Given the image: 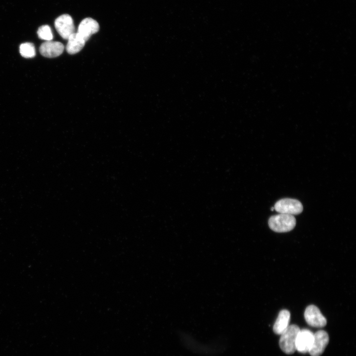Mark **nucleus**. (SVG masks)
I'll list each match as a JSON object with an SVG mask.
<instances>
[{"instance_id":"nucleus-4","label":"nucleus","mask_w":356,"mask_h":356,"mask_svg":"<svg viewBox=\"0 0 356 356\" xmlns=\"http://www.w3.org/2000/svg\"><path fill=\"white\" fill-rule=\"evenodd\" d=\"M54 26L60 36L67 40L75 32V26L72 17L67 14H62L55 20Z\"/></svg>"},{"instance_id":"nucleus-6","label":"nucleus","mask_w":356,"mask_h":356,"mask_svg":"<svg viewBox=\"0 0 356 356\" xmlns=\"http://www.w3.org/2000/svg\"><path fill=\"white\" fill-rule=\"evenodd\" d=\"M329 340L328 334L324 330H320L314 333L312 344L309 352L310 355L320 356L328 345Z\"/></svg>"},{"instance_id":"nucleus-3","label":"nucleus","mask_w":356,"mask_h":356,"mask_svg":"<svg viewBox=\"0 0 356 356\" xmlns=\"http://www.w3.org/2000/svg\"><path fill=\"white\" fill-rule=\"evenodd\" d=\"M274 210L280 214L298 215L303 210L302 204L299 200L292 198H283L277 201Z\"/></svg>"},{"instance_id":"nucleus-2","label":"nucleus","mask_w":356,"mask_h":356,"mask_svg":"<svg viewBox=\"0 0 356 356\" xmlns=\"http://www.w3.org/2000/svg\"><path fill=\"white\" fill-rule=\"evenodd\" d=\"M300 330V328L297 325H289L280 334L279 347L285 354H292L296 351V338Z\"/></svg>"},{"instance_id":"nucleus-5","label":"nucleus","mask_w":356,"mask_h":356,"mask_svg":"<svg viewBox=\"0 0 356 356\" xmlns=\"http://www.w3.org/2000/svg\"><path fill=\"white\" fill-rule=\"evenodd\" d=\"M304 317L307 323L314 327L325 326L327 321L319 309L313 305L308 306L304 312Z\"/></svg>"},{"instance_id":"nucleus-8","label":"nucleus","mask_w":356,"mask_h":356,"mask_svg":"<svg viewBox=\"0 0 356 356\" xmlns=\"http://www.w3.org/2000/svg\"><path fill=\"white\" fill-rule=\"evenodd\" d=\"M313 334L310 330L300 329L296 338V350L301 353H309L312 344Z\"/></svg>"},{"instance_id":"nucleus-14","label":"nucleus","mask_w":356,"mask_h":356,"mask_svg":"<svg viewBox=\"0 0 356 356\" xmlns=\"http://www.w3.org/2000/svg\"><path fill=\"white\" fill-rule=\"evenodd\" d=\"M274 210V207H272L270 208V210H271V211H273Z\"/></svg>"},{"instance_id":"nucleus-9","label":"nucleus","mask_w":356,"mask_h":356,"mask_svg":"<svg viewBox=\"0 0 356 356\" xmlns=\"http://www.w3.org/2000/svg\"><path fill=\"white\" fill-rule=\"evenodd\" d=\"M63 44L56 41H45L40 46L39 50L41 54L46 57L53 58L61 55L64 50Z\"/></svg>"},{"instance_id":"nucleus-11","label":"nucleus","mask_w":356,"mask_h":356,"mask_svg":"<svg viewBox=\"0 0 356 356\" xmlns=\"http://www.w3.org/2000/svg\"><path fill=\"white\" fill-rule=\"evenodd\" d=\"M290 313L287 310H281L278 315L273 327L274 332L280 335L289 325Z\"/></svg>"},{"instance_id":"nucleus-7","label":"nucleus","mask_w":356,"mask_h":356,"mask_svg":"<svg viewBox=\"0 0 356 356\" xmlns=\"http://www.w3.org/2000/svg\"><path fill=\"white\" fill-rule=\"evenodd\" d=\"M99 29L98 22L90 17H87L79 24L77 33L85 42L87 41L92 34L97 33Z\"/></svg>"},{"instance_id":"nucleus-13","label":"nucleus","mask_w":356,"mask_h":356,"mask_svg":"<svg viewBox=\"0 0 356 356\" xmlns=\"http://www.w3.org/2000/svg\"><path fill=\"white\" fill-rule=\"evenodd\" d=\"M39 38L46 41H51L53 39V34L50 27L47 25H42L37 31Z\"/></svg>"},{"instance_id":"nucleus-12","label":"nucleus","mask_w":356,"mask_h":356,"mask_svg":"<svg viewBox=\"0 0 356 356\" xmlns=\"http://www.w3.org/2000/svg\"><path fill=\"white\" fill-rule=\"evenodd\" d=\"M20 54L25 58H32L36 55L34 44L31 43L22 44L19 47Z\"/></svg>"},{"instance_id":"nucleus-10","label":"nucleus","mask_w":356,"mask_h":356,"mask_svg":"<svg viewBox=\"0 0 356 356\" xmlns=\"http://www.w3.org/2000/svg\"><path fill=\"white\" fill-rule=\"evenodd\" d=\"M66 50L70 54L79 52L84 46L85 41L77 33L74 32L68 38Z\"/></svg>"},{"instance_id":"nucleus-1","label":"nucleus","mask_w":356,"mask_h":356,"mask_svg":"<svg viewBox=\"0 0 356 356\" xmlns=\"http://www.w3.org/2000/svg\"><path fill=\"white\" fill-rule=\"evenodd\" d=\"M268 223L272 230L277 232H286L295 227L296 221L293 215L279 214L270 217Z\"/></svg>"}]
</instances>
